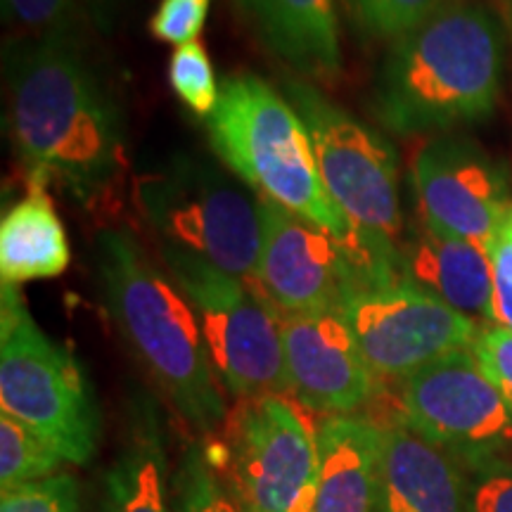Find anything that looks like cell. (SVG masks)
I'll return each mask as SVG.
<instances>
[{
  "label": "cell",
  "instance_id": "6da1fadb",
  "mask_svg": "<svg viewBox=\"0 0 512 512\" xmlns=\"http://www.w3.org/2000/svg\"><path fill=\"white\" fill-rule=\"evenodd\" d=\"M10 133L27 178L60 183L81 204L105 195L126 166L124 126L76 34L12 46Z\"/></svg>",
  "mask_w": 512,
  "mask_h": 512
},
{
  "label": "cell",
  "instance_id": "7a4b0ae2",
  "mask_svg": "<svg viewBox=\"0 0 512 512\" xmlns=\"http://www.w3.org/2000/svg\"><path fill=\"white\" fill-rule=\"evenodd\" d=\"M505 69V34L477 0H446L396 38L375 79L373 112L396 136H427L491 117Z\"/></svg>",
  "mask_w": 512,
  "mask_h": 512
},
{
  "label": "cell",
  "instance_id": "3957f363",
  "mask_svg": "<svg viewBox=\"0 0 512 512\" xmlns=\"http://www.w3.org/2000/svg\"><path fill=\"white\" fill-rule=\"evenodd\" d=\"M95 264L105 306L128 349L185 425L214 437L228 418L226 396L185 294L126 228L100 233Z\"/></svg>",
  "mask_w": 512,
  "mask_h": 512
},
{
  "label": "cell",
  "instance_id": "277c9868",
  "mask_svg": "<svg viewBox=\"0 0 512 512\" xmlns=\"http://www.w3.org/2000/svg\"><path fill=\"white\" fill-rule=\"evenodd\" d=\"M207 133L221 162L259 190L261 200L280 204L337 238L351 235L354 226L320 176L309 128L271 83L252 74L223 81Z\"/></svg>",
  "mask_w": 512,
  "mask_h": 512
},
{
  "label": "cell",
  "instance_id": "5b68a950",
  "mask_svg": "<svg viewBox=\"0 0 512 512\" xmlns=\"http://www.w3.org/2000/svg\"><path fill=\"white\" fill-rule=\"evenodd\" d=\"M0 406L67 463L86 465L95 456L100 415L83 368L38 328L17 285L8 283L0 309Z\"/></svg>",
  "mask_w": 512,
  "mask_h": 512
},
{
  "label": "cell",
  "instance_id": "8992f818",
  "mask_svg": "<svg viewBox=\"0 0 512 512\" xmlns=\"http://www.w3.org/2000/svg\"><path fill=\"white\" fill-rule=\"evenodd\" d=\"M162 261L200 320L223 387L238 399L290 392L283 320L264 294L197 254L166 242Z\"/></svg>",
  "mask_w": 512,
  "mask_h": 512
},
{
  "label": "cell",
  "instance_id": "52a82bcc",
  "mask_svg": "<svg viewBox=\"0 0 512 512\" xmlns=\"http://www.w3.org/2000/svg\"><path fill=\"white\" fill-rule=\"evenodd\" d=\"M136 200L166 245L197 254L254 285L261 249V200L209 159L174 157L140 178Z\"/></svg>",
  "mask_w": 512,
  "mask_h": 512
},
{
  "label": "cell",
  "instance_id": "ba28073f",
  "mask_svg": "<svg viewBox=\"0 0 512 512\" xmlns=\"http://www.w3.org/2000/svg\"><path fill=\"white\" fill-rule=\"evenodd\" d=\"M202 448L249 512H316V427L287 396L240 399Z\"/></svg>",
  "mask_w": 512,
  "mask_h": 512
},
{
  "label": "cell",
  "instance_id": "9c48e42d",
  "mask_svg": "<svg viewBox=\"0 0 512 512\" xmlns=\"http://www.w3.org/2000/svg\"><path fill=\"white\" fill-rule=\"evenodd\" d=\"M283 95L309 128L325 188L351 226L401 245L399 159L380 131L325 98L306 81H285Z\"/></svg>",
  "mask_w": 512,
  "mask_h": 512
},
{
  "label": "cell",
  "instance_id": "30bf717a",
  "mask_svg": "<svg viewBox=\"0 0 512 512\" xmlns=\"http://www.w3.org/2000/svg\"><path fill=\"white\" fill-rule=\"evenodd\" d=\"M394 408L411 430L458 458H512V408L472 349L446 354L394 384Z\"/></svg>",
  "mask_w": 512,
  "mask_h": 512
},
{
  "label": "cell",
  "instance_id": "8fae6325",
  "mask_svg": "<svg viewBox=\"0 0 512 512\" xmlns=\"http://www.w3.org/2000/svg\"><path fill=\"white\" fill-rule=\"evenodd\" d=\"M339 309L384 384L401 382L453 351L472 349L484 328L411 280L351 292Z\"/></svg>",
  "mask_w": 512,
  "mask_h": 512
},
{
  "label": "cell",
  "instance_id": "7c38bea8",
  "mask_svg": "<svg viewBox=\"0 0 512 512\" xmlns=\"http://www.w3.org/2000/svg\"><path fill=\"white\" fill-rule=\"evenodd\" d=\"M254 287L280 316L339 309L361 287L356 247L347 238L261 200V249Z\"/></svg>",
  "mask_w": 512,
  "mask_h": 512
},
{
  "label": "cell",
  "instance_id": "4fadbf2b",
  "mask_svg": "<svg viewBox=\"0 0 512 512\" xmlns=\"http://www.w3.org/2000/svg\"><path fill=\"white\" fill-rule=\"evenodd\" d=\"M413 185L422 223L486 247L510 209L505 166L465 136H439L418 152Z\"/></svg>",
  "mask_w": 512,
  "mask_h": 512
},
{
  "label": "cell",
  "instance_id": "5bb4252c",
  "mask_svg": "<svg viewBox=\"0 0 512 512\" xmlns=\"http://www.w3.org/2000/svg\"><path fill=\"white\" fill-rule=\"evenodd\" d=\"M283 320L285 370L290 392L306 411L354 415L384 394L342 309H325Z\"/></svg>",
  "mask_w": 512,
  "mask_h": 512
},
{
  "label": "cell",
  "instance_id": "9a60e30c",
  "mask_svg": "<svg viewBox=\"0 0 512 512\" xmlns=\"http://www.w3.org/2000/svg\"><path fill=\"white\" fill-rule=\"evenodd\" d=\"M373 420L382 427L380 512H467L458 456L411 430L396 408Z\"/></svg>",
  "mask_w": 512,
  "mask_h": 512
},
{
  "label": "cell",
  "instance_id": "2e32d148",
  "mask_svg": "<svg viewBox=\"0 0 512 512\" xmlns=\"http://www.w3.org/2000/svg\"><path fill=\"white\" fill-rule=\"evenodd\" d=\"M401 261L406 280L479 325H494V273L482 245L420 223L401 240Z\"/></svg>",
  "mask_w": 512,
  "mask_h": 512
},
{
  "label": "cell",
  "instance_id": "e0dca14e",
  "mask_svg": "<svg viewBox=\"0 0 512 512\" xmlns=\"http://www.w3.org/2000/svg\"><path fill=\"white\" fill-rule=\"evenodd\" d=\"M316 439V512H380V422L363 415H325L316 425Z\"/></svg>",
  "mask_w": 512,
  "mask_h": 512
},
{
  "label": "cell",
  "instance_id": "ac0fdd59",
  "mask_svg": "<svg viewBox=\"0 0 512 512\" xmlns=\"http://www.w3.org/2000/svg\"><path fill=\"white\" fill-rule=\"evenodd\" d=\"M259 41L294 72L328 81L339 72L337 0H238Z\"/></svg>",
  "mask_w": 512,
  "mask_h": 512
},
{
  "label": "cell",
  "instance_id": "d6986e66",
  "mask_svg": "<svg viewBox=\"0 0 512 512\" xmlns=\"http://www.w3.org/2000/svg\"><path fill=\"white\" fill-rule=\"evenodd\" d=\"M105 512H176L166 472L164 422L157 403L138 394L128 408L126 439L105 472Z\"/></svg>",
  "mask_w": 512,
  "mask_h": 512
},
{
  "label": "cell",
  "instance_id": "ffe728a7",
  "mask_svg": "<svg viewBox=\"0 0 512 512\" xmlns=\"http://www.w3.org/2000/svg\"><path fill=\"white\" fill-rule=\"evenodd\" d=\"M67 230L50 202L46 183L29 178V192L0 223V278L8 285L57 278L67 271Z\"/></svg>",
  "mask_w": 512,
  "mask_h": 512
},
{
  "label": "cell",
  "instance_id": "44dd1931",
  "mask_svg": "<svg viewBox=\"0 0 512 512\" xmlns=\"http://www.w3.org/2000/svg\"><path fill=\"white\" fill-rule=\"evenodd\" d=\"M171 494L176 512H249L219 470L209 463L202 441L185 448L171 477Z\"/></svg>",
  "mask_w": 512,
  "mask_h": 512
},
{
  "label": "cell",
  "instance_id": "7402d4cb",
  "mask_svg": "<svg viewBox=\"0 0 512 512\" xmlns=\"http://www.w3.org/2000/svg\"><path fill=\"white\" fill-rule=\"evenodd\" d=\"M62 458L27 425L3 413L0 418V489L12 491L57 475Z\"/></svg>",
  "mask_w": 512,
  "mask_h": 512
},
{
  "label": "cell",
  "instance_id": "603a6c76",
  "mask_svg": "<svg viewBox=\"0 0 512 512\" xmlns=\"http://www.w3.org/2000/svg\"><path fill=\"white\" fill-rule=\"evenodd\" d=\"M361 34L370 38H396L420 27L446 0H342Z\"/></svg>",
  "mask_w": 512,
  "mask_h": 512
},
{
  "label": "cell",
  "instance_id": "cb8c5ba5",
  "mask_svg": "<svg viewBox=\"0 0 512 512\" xmlns=\"http://www.w3.org/2000/svg\"><path fill=\"white\" fill-rule=\"evenodd\" d=\"M169 81L174 93L197 117L209 119L219 105L221 88L214 67L202 43L192 41L178 46L169 62Z\"/></svg>",
  "mask_w": 512,
  "mask_h": 512
},
{
  "label": "cell",
  "instance_id": "d4e9b609",
  "mask_svg": "<svg viewBox=\"0 0 512 512\" xmlns=\"http://www.w3.org/2000/svg\"><path fill=\"white\" fill-rule=\"evenodd\" d=\"M465 470L467 512H512V458H460Z\"/></svg>",
  "mask_w": 512,
  "mask_h": 512
},
{
  "label": "cell",
  "instance_id": "484cf974",
  "mask_svg": "<svg viewBox=\"0 0 512 512\" xmlns=\"http://www.w3.org/2000/svg\"><path fill=\"white\" fill-rule=\"evenodd\" d=\"M0 512H81L79 482L67 472L5 491Z\"/></svg>",
  "mask_w": 512,
  "mask_h": 512
},
{
  "label": "cell",
  "instance_id": "4316f807",
  "mask_svg": "<svg viewBox=\"0 0 512 512\" xmlns=\"http://www.w3.org/2000/svg\"><path fill=\"white\" fill-rule=\"evenodd\" d=\"M5 19L22 29L46 34H74L76 0H3Z\"/></svg>",
  "mask_w": 512,
  "mask_h": 512
},
{
  "label": "cell",
  "instance_id": "83f0119b",
  "mask_svg": "<svg viewBox=\"0 0 512 512\" xmlns=\"http://www.w3.org/2000/svg\"><path fill=\"white\" fill-rule=\"evenodd\" d=\"M211 0H162L150 19L152 36L164 43H192L207 22Z\"/></svg>",
  "mask_w": 512,
  "mask_h": 512
},
{
  "label": "cell",
  "instance_id": "f1b7e54d",
  "mask_svg": "<svg viewBox=\"0 0 512 512\" xmlns=\"http://www.w3.org/2000/svg\"><path fill=\"white\" fill-rule=\"evenodd\" d=\"M472 354L512 408V332L501 325H484L472 344Z\"/></svg>",
  "mask_w": 512,
  "mask_h": 512
},
{
  "label": "cell",
  "instance_id": "f546056e",
  "mask_svg": "<svg viewBox=\"0 0 512 512\" xmlns=\"http://www.w3.org/2000/svg\"><path fill=\"white\" fill-rule=\"evenodd\" d=\"M484 249L494 273V325L512 332V235L501 228Z\"/></svg>",
  "mask_w": 512,
  "mask_h": 512
},
{
  "label": "cell",
  "instance_id": "4dcf8cb0",
  "mask_svg": "<svg viewBox=\"0 0 512 512\" xmlns=\"http://www.w3.org/2000/svg\"><path fill=\"white\" fill-rule=\"evenodd\" d=\"M503 230H505V233H510V235H512V204H510L508 214H505V221H503Z\"/></svg>",
  "mask_w": 512,
  "mask_h": 512
}]
</instances>
